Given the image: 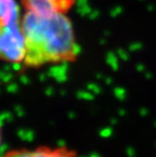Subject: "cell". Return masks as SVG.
Listing matches in <instances>:
<instances>
[{
	"label": "cell",
	"instance_id": "cell-1",
	"mask_svg": "<svg viewBox=\"0 0 156 157\" xmlns=\"http://www.w3.org/2000/svg\"><path fill=\"white\" fill-rule=\"evenodd\" d=\"M21 28L25 40V69L73 63L80 49L67 14L38 15L24 12Z\"/></svg>",
	"mask_w": 156,
	"mask_h": 157
},
{
	"label": "cell",
	"instance_id": "cell-2",
	"mask_svg": "<svg viewBox=\"0 0 156 157\" xmlns=\"http://www.w3.org/2000/svg\"><path fill=\"white\" fill-rule=\"evenodd\" d=\"M25 53V40L21 21L0 29V62L22 65Z\"/></svg>",
	"mask_w": 156,
	"mask_h": 157
},
{
	"label": "cell",
	"instance_id": "cell-3",
	"mask_svg": "<svg viewBox=\"0 0 156 157\" xmlns=\"http://www.w3.org/2000/svg\"><path fill=\"white\" fill-rule=\"evenodd\" d=\"M24 12L38 15L67 14L76 0H18Z\"/></svg>",
	"mask_w": 156,
	"mask_h": 157
},
{
	"label": "cell",
	"instance_id": "cell-4",
	"mask_svg": "<svg viewBox=\"0 0 156 157\" xmlns=\"http://www.w3.org/2000/svg\"><path fill=\"white\" fill-rule=\"evenodd\" d=\"M1 157H79L76 150L68 146H38L34 148H15L6 151Z\"/></svg>",
	"mask_w": 156,
	"mask_h": 157
},
{
	"label": "cell",
	"instance_id": "cell-5",
	"mask_svg": "<svg viewBox=\"0 0 156 157\" xmlns=\"http://www.w3.org/2000/svg\"><path fill=\"white\" fill-rule=\"evenodd\" d=\"M21 9L18 0H0V29L21 22Z\"/></svg>",
	"mask_w": 156,
	"mask_h": 157
},
{
	"label": "cell",
	"instance_id": "cell-6",
	"mask_svg": "<svg viewBox=\"0 0 156 157\" xmlns=\"http://www.w3.org/2000/svg\"><path fill=\"white\" fill-rule=\"evenodd\" d=\"M1 140H2V132H1V127H0V145H1Z\"/></svg>",
	"mask_w": 156,
	"mask_h": 157
}]
</instances>
